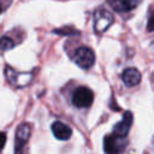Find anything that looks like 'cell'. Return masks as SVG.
Returning a JSON list of instances; mask_svg holds the SVG:
<instances>
[{
	"mask_svg": "<svg viewBox=\"0 0 154 154\" xmlns=\"http://www.w3.org/2000/svg\"><path fill=\"white\" fill-rule=\"evenodd\" d=\"M113 23V16L105 8H99L94 14V30L96 32H103Z\"/></svg>",
	"mask_w": 154,
	"mask_h": 154,
	"instance_id": "cell-4",
	"label": "cell"
},
{
	"mask_svg": "<svg viewBox=\"0 0 154 154\" xmlns=\"http://www.w3.org/2000/svg\"><path fill=\"white\" fill-rule=\"evenodd\" d=\"M73 61L81 69H90L95 64V54L89 47H79L73 54Z\"/></svg>",
	"mask_w": 154,
	"mask_h": 154,
	"instance_id": "cell-2",
	"label": "cell"
},
{
	"mask_svg": "<svg viewBox=\"0 0 154 154\" xmlns=\"http://www.w3.org/2000/svg\"><path fill=\"white\" fill-rule=\"evenodd\" d=\"M126 147V140L125 137L118 136L116 134H111L105 137L103 140V150L109 154L120 153Z\"/></svg>",
	"mask_w": 154,
	"mask_h": 154,
	"instance_id": "cell-3",
	"label": "cell"
},
{
	"mask_svg": "<svg viewBox=\"0 0 154 154\" xmlns=\"http://www.w3.org/2000/svg\"><path fill=\"white\" fill-rule=\"evenodd\" d=\"M132 120H134V117H132V113L131 112H125L122 120L119 123L116 124V126L113 128V134L118 135V136H122V137H125L132 125Z\"/></svg>",
	"mask_w": 154,
	"mask_h": 154,
	"instance_id": "cell-7",
	"label": "cell"
},
{
	"mask_svg": "<svg viewBox=\"0 0 154 154\" xmlns=\"http://www.w3.org/2000/svg\"><path fill=\"white\" fill-rule=\"evenodd\" d=\"M54 32L59 34V35H67V36L78 35V31L75 28H72V26H64V28H60V29H55Z\"/></svg>",
	"mask_w": 154,
	"mask_h": 154,
	"instance_id": "cell-12",
	"label": "cell"
},
{
	"mask_svg": "<svg viewBox=\"0 0 154 154\" xmlns=\"http://www.w3.org/2000/svg\"><path fill=\"white\" fill-rule=\"evenodd\" d=\"M142 0H107V4L117 12H129L137 7Z\"/></svg>",
	"mask_w": 154,
	"mask_h": 154,
	"instance_id": "cell-8",
	"label": "cell"
},
{
	"mask_svg": "<svg viewBox=\"0 0 154 154\" xmlns=\"http://www.w3.org/2000/svg\"><path fill=\"white\" fill-rule=\"evenodd\" d=\"M147 30L150 32L154 30V12L152 11L149 14V20H148V25H147Z\"/></svg>",
	"mask_w": 154,
	"mask_h": 154,
	"instance_id": "cell-13",
	"label": "cell"
},
{
	"mask_svg": "<svg viewBox=\"0 0 154 154\" xmlns=\"http://www.w3.org/2000/svg\"><path fill=\"white\" fill-rule=\"evenodd\" d=\"M122 79H123V83H124L126 87L131 88V87L137 85V84L141 82V73H140V71H138L137 69H135V67H129V69H126V70L123 72Z\"/></svg>",
	"mask_w": 154,
	"mask_h": 154,
	"instance_id": "cell-9",
	"label": "cell"
},
{
	"mask_svg": "<svg viewBox=\"0 0 154 154\" xmlns=\"http://www.w3.org/2000/svg\"><path fill=\"white\" fill-rule=\"evenodd\" d=\"M5 143H6V134L5 132H0V152L2 150Z\"/></svg>",
	"mask_w": 154,
	"mask_h": 154,
	"instance_id": "cell-14",
	"label": "cell"
},
{
	"mask_svg": "<svg viewBox=\"0 0 154 154\" xmlns=\"http://www.w3.org/2000/svg\"><path fill=\"white\" fill-rule=\"evenodd\" d=\"M94 101V93L88 87H78L72 95V103L78 108H87Z\"/></svg>",
	"mask_w": 154,
	"mask_h": 154,
	"instance_id": "cell-1",
	"label": "cell"
},
{
	"mask_svg": "<svg viewBox=\"0 0 154 154\" xmlns=\"http://www.w3.org/2000/svg\"><path fill=\"white\" fill-rule=\"evenodd\" d=\"M5 76L7 78V81L14 87H24L31 81V75L30 73L17 72V71H14L13 69H11L8 66L5 69Z\"/></svg>",
	"mask_w": 154,
	"mask_h": 154,
	"instance_id": "cell-6",
	"label": "cell"
},
{
	"mask_svg": "<svg viewBox=\"0 0 154 154\" xmlns=\"http://www.w3.org/2000/svg\"><path fill=\"white\" fill-rule=\"evenodd\" d=\"M13 46H14V42H13L12 38H10V37H7V36H2V37L0 38V49H2V51H8V49H11Z\"/></svg>",
	"mask_w": 154,
	"mask_h": 154,
	"instance_id": "cell-11",
	"label": "cell"
},
{
	"mask_svg": "<svg viewBox=\"0 0 154 154\" xmlns=\"http://www.w3.org/2000/svg\"><path fill=\"white\" fill-rule=\"evenodd\" d=\"M30 134H31V126L28 123H23L17 128L16 138H14V150L16 152H20L24 148L28 140L30 138Z\"/></svg>",
	"mask_w": 154,
	"mask_h": 154,
	"instance_id": "cell-5",
	"label": "cell"
},
{
	"mask_svg": "<svg viewBox=\"0 0 154 154\" xmlns=\"http://www.w3.org/2000/svg\"><path fill=\"white\" fill-rule=\"evenodd\" d=\"M52 132L53 135L60 140V141H66L71 137L72 135V130L70 126H67L66 124L61 123V122H54L52 124Z\"/></svg>",
	"mask_w": 154,
	"mask_h": 154,
	"instance_id": "cell-10",
	"label": "cell"
},
{
	"mask_svg": "<svg viewBox=\"0 0 154 154\" xmlns=\"http://www.w3.org/2000/svg\"><path fill=\"white\" fill-rule=\"evenodd\" d=\"M1 11H2V6H1V4H0V13H1Z\"/></svg>",
	"mask_w": 154,
	"mask_h": 154,
	"instance_id": "cell-15",
	"label": "cell"
}]
</instances>
